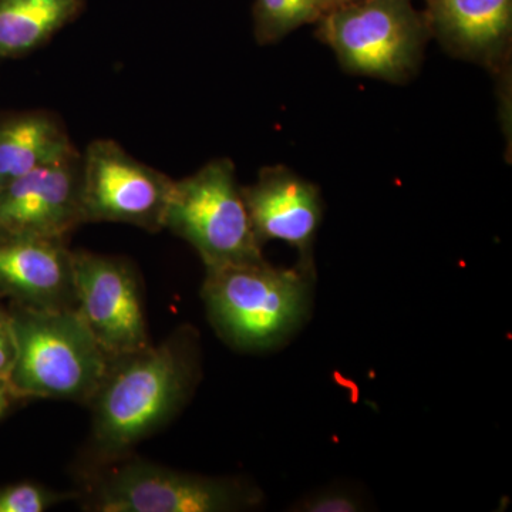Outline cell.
<instances>
[{"label": "cell", "mask_w": 512, "mask_h": 512, "mask_svg": "<svg viewBox=\"0 0 512 512\" xmlns=\"http://www.w3.org/2000/svg\"><path fill=\"white\" fill-rule=\"evenodd\" d=\"M86 0H0V59L36 52L74 22Z\"/></svg>", "instance_id": "14"}, {"label": "cell", "mask_w": 512, "mask_h": 512, "mask_svg": "<svg viewBox=\"0 0 512 512\" xmlns=\"http://www.w3.org/2000/svg\"><path fill=\"white\" fill-rule=\"evenodd\" d=\"M83 224L82 151L0 187V241H67Z\"/></svg>", "instance_id": "9"}, {"label": "cell", "mask_w": 512, "mask_h": 512, "mask_svg": "<svg viewBox=\"0 0 512 512\" xmlns=\"http://www.w3.org/2000/svg\"><path fill=\"white\" fill-rule=\"evenodd\" d=\"M76 311L111 357L150 346L143 291L136 268L120 256L73 251Z\"/></svg>", "instance_id": "8"}, {"label": "cell", "mask_w": 512, "mask_h": 512, "mask_svg": "<svg viewBox=\"0 0 512 512\" xmlns=\"http://www.w3.org/2000/svg\"><path fill=\"white\" fill-rule=\"evenodd\" d=\"M357 2V0H332L330 9L336 8V6L345 5V3Z\"/></svg>", "instance_id": "21"}, {"label": "cell", "mask_w": 512, "mask_h": 512, "mask_svg": "<svg viewBox=\"0 0 512 512\" xmlns=\"http://www.w3.org/2000/svg\"><path fill=\"white\" fill-rule=\"evenodd\" d=\"M316 36L346 73L402 84L419 72L431 32L412 0H357L330 9Z\"/></svg>", "instance_id": "5"}, {"label": "cell", "mask_w": 512, "mask_h": 512, "mask_svg": "<svg viewBox=\"0 0 512 512\" xmlns=\"http://www.w3.org/2000/svg\"><path fill=\"white\" fill-rule=\"evenodd\" d=\"M259 244L282 241L298 249L299 265L315 269L313 244L322 221L319 188L286 165H269L242 187Z\"/></svg>", "instance_id": "10"}, {"label": "cell", "mask_w": 512, "mask_h": 512, "mask_svg": "<svg viewBox=\"0 0 512 512\" xmlns=\"http://www.w3.org/2000/svg\"><path fill=\"white\" fill-rule=\"evenodd\" d=\"M15 359V343H13L10 325L0 332V377H8L10 367Z\"/></svg>", "instance_id": "18"}, {"label": "cell", "mask_w": 512, "mask_h": 512, "mask_svg": "<svg viewBox=\"0 0 512 512\" xmlns=\"http://www.w3.org/2000/svg\"><path fill=\"white\" fill-rule=\"evenodd\" d=\"M164 229L187 241L205 268L264 259L229 158H215L174 181Z\"/></svg>", "instance_id": "6"}, {"label": "cell", "mask_w": 512, "mask_h": 512, "mask_svg": "<svg viewBox=\"0 0 512 512\" xmlns=\"http://www.w3.org/2000/svg\"><path fill=\"white\" fill-rule=\"evenodd\" d=\"M0 295L39 311L76 309L73 251L60 239H2Z\"/></svg>", "instance_id": "12"}, {"label": "cell", "mask_w": 512, "mask_h": 512, "mask_svg": "<svg viewBox=\"0 0 512 512\" xmlns=\"http://www.w3.org/2000/svg\"><path fill=\"white\" fill-rule=\"evenodd\" d=\"M326 12V0H255V40L261 46L274 45L296 29L318 23Z\"/></svg>", "instance_id": "15"}, {"label": "cell", "mask_w": 512, "mask_h": 512, "mask_svg": "<svg viewBox=\"0 0 512 512\" xmlns=\"http://www.w3.org/2000/svg\"><path fill=\"white\" fill-rule=\"evenodd\" d=\"M303 512H356L362 510L357 495L346 490H325L322 493L309 495L293 508Z\"/></svg>", "instance_id": "17"}, {"label": "cell", "mask_w": 512, "mask_h": 512, "mask_svg": "<svg viewBox=\"0 0 512 512\" xmlns=\"http://www.w3.org/2000/svg\"><path fill=\"white\" fill-rule=\"evenodd\" d=\"M173 178L97 138L82 153V208L87 222H119L147 232L164 229Z\"/></svg>", "instance_id": "7"}, {"label": "cell", "mask_w": 512, "mask_h": 512, "mask_svg": "<svg viewBox=\"0 0 512 512\" xmlns=\"http://www.w3.org/2000/svg\"><path fill=\"white\" fill-rule=\"evenodd\" d=\"M8 315L15 359L6 379L16 396L89 406L114 357L76 309L39 311L12 303Z\"/></svg>", "instance_id": "3"}, {"label": "cell", "mask_w": 512, "mask_h": 512, "mask_svg": "<svg viewBox=\"0 0 512 512\" xmlns=\"http://www.w3.org/2000/svg\"><path fill=\"white\" fill-rule=\"evenodd\" d=\"M76 495L23 481L0 488V512H45Z\"/></svg>", "instance_id": "16"}, {"label": "cell", "mask_w": 512, "mask_h": 512, "mask_svg": "<svg viewBox=\"0 0 512 512\" xmlns=\"http://www.w3.org/2000/svg\"><path fill=\"white\" fill-rule=\"evenodd\" d=\"M19 397L13 392L6 377H0V419L9 412L10 407L18 402Z\"/></svg>", "instance_id": "19"}, {"label": "cell", "mask_w": 512, "mask_h": 512, "mask_svg": "<svg viewBox=\"0 0 512 512\" xmlns=\"http://www.w3.org/2000/svg\"><path fill=\"white\" fill-rule=\"evenodd\" d=\"M83 510L232 512L255 508L262 493L235 478L201 476L130 456L84 473Z\"/></svg>", "instance_id": "4"}, {"label": "cell", "mask_w": 512, "mask_h": 512, "mask_svg": "<svg viewBox=\"0 0 512 512\" xmlns=\"http://www.w3.org/2000/svg\"><path fill=\"white\" fill-rule=\"evenodd\" d=\"M200 377V335L190 325L175 329L158 345L114 357L89 403L87 471L130 456L168 426L190 402Z\"/></svg>", "instance_id": "1"}, {"label": "cell", "mask_w": 512, "mask_h": 512, "mask_svg": "<svg viewBox=\"0 0 512 512\" xmlns=\"http://www.w3.org/2000/svg\"><path fill=\"white\" fill-rule=\"evenodd\" d=\"M326 2H328V12L330 10V5H332V0H326Z\"/></svg>", "instance_id": "22"}, {"label": "cell", "mask_w": 512, "mask_h": 512, "mask_svg": "<svg viewBox=\"0 0 512 512\" xmlns=\"http://www.w3.org/2000/svg\"><path fill=\"white\" fill-rule=\"evenodd\" d=\"M431 37L451 56L510 76L512 0H424Z\"/></svg>", "instance_id": "11"}, {"label": "cell", "mask_w": 512, "mask_h": 512, "mask_svg": "<svg viewBox=\"0 0 512 512\" xmlns=\"http://www.w3.org/2000/svg\"><path fill=\"white\" fill-rule=\"evenodd\" d=\"M201 298L218 336L234 349L276 348L309 313L315 269L261 261L205 268Z\"/></svg>", "instance_id": "2"}, {"label": "cell", "mask_w": 512, "mask_h": 512, "mask_svg": "<svg viewBox=\"0 0 512 512\" xmlns=\"http://www.w3.org/2000/svg\"><path fill=\"white\" fill-rule=\"evenodd\" d=\"M9 326V315L8 312L0 311V332L8 329Z\"/></svg>", "instance_id": "20"}, {"label": "cell", "mask_w": 512, "mask_h": 512, "mask_svg": "<svg viewBox=\"0 0 512 512\" xmlns=\"http://www.w3.org/2000/svg\"><path fill=\"white\" fill-rule=\"evenodd\" d=\"M79 153L63 120L52 111L0 116V187Z\"/></svg>", "instance_id": "13"}]
</instances>
